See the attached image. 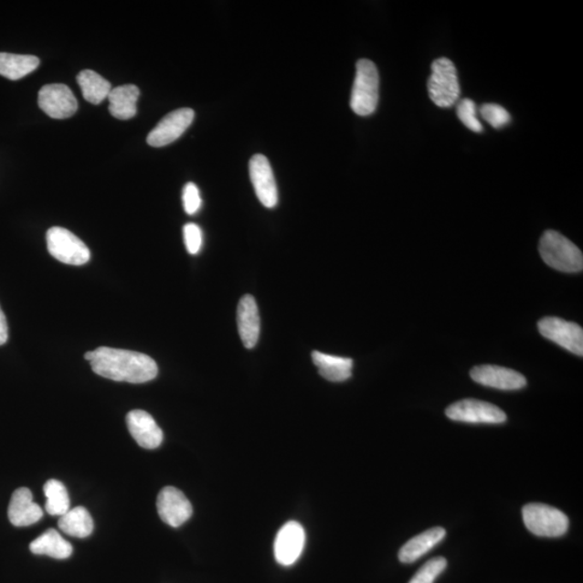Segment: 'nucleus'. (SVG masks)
<instances>
[{
	"label": "nucleus",
	"instance_id": "nucleus-21",
	"mask_svg": "<svg viewBox=\"0 0 583 583\" xmlns=\"http://www.w3.org/2000/svg\"><path fill=\"white\" fill-rule=\"evenodd\" d=\"M29 550L36 556H47L57 560H67L73 555V546L52 528L32 541Z\"/></svg>",
	"mask_w": 583,
	"mask_h": 583
},
{
	"label": "nucleus",
	"instance_id": "nucleus-24",
	"mask_svg": "<svg viewBox=\"0 0 583 583\" xmlns=\"http://www.w3.org/2000/svg\"><path fill=\"white\" fill-rule=\"evenodd\" d=\"M39 58L35 56L0 53V75L10 80H19L39 67Z\"/></svg>",
	"mask_w": 583,
	"mask_h": 583
},
{
	"label": "nucleus",
	"instance_id": "nucleus-29",
	"mask_svg": "<svg viewBox=\"0 0 583 583\" xmlns=\"http://www.w3.org/2000/svg\"><path fill=\"white\" fill-rule=\"evenodd\" d=\"M201 204L202 200L197 186L194 183L186 184L183 190L184 210H186L189 216H194L195 213L199 211Z\"/></svg>",
	"mask_w": 583,
	"mask_h": 583
},
{
	"label": "nucleus",
	"instance_id": "nucleus-6",
	"mask_svg": "<svg viewBox=\"0 0 583 583\" xmlns=\"http://www.w3.org/2000/svg\"><path fill=\"white\" fill-rule=\"evenodd\" d=\"M48 251L61 263L85 265L90 260V249L79 237L62 228H52L47 233Z\"/></svg>",
	"mask_w": 583,
	"mask_h": 583
},
{
	"label": "nucleus",
	"instance_id": "nucleus-22",
	"mask_svg": "<svg viewBox=\"0 0 583 583\" xmlns=\"http://www.w3.org/2000/svg\"><path fill=\"white\" fill-rule=\"evenodd\" d=\"M58 527L69 536L87 538L93 532L94 523L91 514L86 508L76 507L59 516Z\"/></svg>",
	"mask_w": 583,
	"mask_h": 583
},
{
	"label": "nucleus",
	"instance_id": "nucleus-2",
	"mask_svg": "<svg viewBox=\"0 0 583 583\" xmlns=\"http://www.w3.org/2000/svg\"><path fill=\"white\" fill-rule=\"evenodd\" d=\"M541 259L558 271L579 272L583 270L580 249L556 230H546L539 242Z\"/></svg>",
	"mask_w": 583,
	"mask_h": 583
},
{
	"label": "nucleus",
	"instance_id": "nucleus-4",
	"mask_svg": "<svg viewBox=\"0 0 583 583\" xmlns=\"http://www.w3.org/2000/svg\"><path fill=\"white\" fill-rule=\"evenodd\" d=\"M428 92L434 104L441 109L454 106L461 97L457 69L450 58H440L431 65Z\"/></svg>",
	"mask_w": 583,
	"mask_h": 583
},
{
	"label": "nucleus",
	"instance_id": "nucleus-23",
	"mask_svg": "<svg viewBox=\"0 0 583 583\" xmlns=\"http://www.w3.org/2000/svg\"><path fill=\"white\" fill-rule=\"evenodd\" d=\"M77 82L81 89L83 98L94 105L102 103L109 98L111 91V82L91 69L80 71L77 76Z\"/></svg>",
	"mask_w": 583,
	"mask_h": 583
},
{
	"label": "nucleus",
	"instance_id": "nucleus-25",
	"mask_svg": "<svg viewBox=\"0 0 583 583\" xmlns=\"http://www.w3.org/2000/svg\"><path fill=\"white\" fill-rule=\"evenodd\" d=\"M46 511L52 516H62L70 509V499L62 482L49 480L44 486Z\"/></svg>",
	"mask_w": 583,
	"mask_h": 583
},
{
	"label": "nucleus",
	"instance_id": "nucleus-28",
	"mask_svg": "<svg viewBox=\"0 0 583 583\" xmlns=\"http://www.w3.org/2000/svg\"><path fill=\"white\" fill-rule=\"evenodd\" d=\"M480 114L486 122L496 129H501L511 122V116L507 110L497 104L482 105Z\"/></svg>",
	"mask_w": 583,
	"mask_h": 583
},
{
	"label": "nucleus",
	"instance_id": "nucleus-3",
	"mask_svg": "<svg viewBox=\"0 0 583 583\" xmlns=\"http://www.w3.org/2000/svg\"><path fill=\"white\" fill-rule=\"evenodd\" d=\"M379 75L376 65L362 58L356 63L355 79L351 92L350 106L356 115L366 117L377 109Z\"/></svg>",
	"mask_w": 583,
	"mask_h": 583
},
{
	"label": "nucleus",
	"instance_id": "nucleus-8",
	"mask_svg": "<svg viewBox=\"0 0 583 583\" xmlns=\"http://www.w3.org/2000/svg\"><path fill=\"white\" fill-rule=\"evenodd\" d=\"M540 334L576 355H583V330L577 323L556 317H546L538 323Z\"/></svg>",
	"mask_w": 583,
	"mask_h": 583
},
{
	"label": "nucleus",
	"instance_id": "nucleus-5",
	"mask_svg": "<svg viewBox=\"0 0 583 583\" xmlns=\"http://www.w3.org/2000/svg\"><path fill=\"white\" fill-rule=\"evenodd\" d=\"M523 521L529 532L538 537L557 538L564 536L569 527L567 514L551 505L529 504L522 510Z\"/></svg>",
	"mask_w": 583,
	"mask_h": 583
},
{
	"label": "nucleus",
	"instance_id": "nucleus-17",
	"mask_svg": "<svg viewBox=\"0 0 583 583\" xmlns=\"http://www.w3.org/2000/svg\"><path fill=\"white\" fill-rule=\"evenodd\" d=\"M238 330L245 347L257 346L260 332V319L257 302L251 295H245L239 302L237 311Z\"/></svg>",
	"mask_w": 583,
	"mask_h": 583
},
{
	"label": "nucleus",
	"instance_id": "nucleus-9",
	"mask_svg": "<svg viewBox=\"0 0 583 583\" xmlns=\"http://www.w3.org/2000/svg\"><path fill=\"white\" fill-rule=\"evenodd\" d=\"M38 105L53 119L69 118L79 110L75 95L63 83H52L41 88L38 93Z\"/></svg>",
	"mask_w": 583,
	"mask_h": 583
},
{
	"label": "nucleus",
	"instance_id": "nucleus-31",
	"mask_svg": "<svg viewBox=\"0 0 583 583\" xmlns=\"http://www.w3.org/2000/svg\"><path fill=\"white\" fill-rule=\"evenodd\" d=\"M8 341V324L5 315L0 307V346Z\"/></svg>",
	"mask_w": 583,
	"mask_h": 583
},
{
	"label": "nucleus",
	"instance_id": "nucleus-12",
	"mask_svg": "<svg viewBox=\"0 0 583 583\" xmlns=\"http://www.w3.org/2000/svg\"><path fill=\"white\" fill-rule=\"evenodd\" d=\"M305 529L295 521L284 525L278 532L273 545L275 557L282 567H291L299 560L305 546Z\"/></svg>",
	"mask_w": 583,
	"mask_h": 583
},
{
	"label": "nucleus",
	"instance_id": "nucleus-26",
	"mask_svg": "<svg viewBox=\"0 0 583 583\" xmlns=\"http://www.w3.org/2000/svg\"><path fill=\"white\" fill-rule=\"evenodd\" d=\"M446 567H448V561L444 557H434L421 567L408 583H434Z\"/></svg>",
	"mask_w": 583,
	"mask_h": 583
},
{
	"label": "nucleus",
	"instance_id": "nucleus-18",
	"mask_svg": "<svg viewBox=\"0 0 583 583\" xmlns=\"http://www.w3.org/2000/svg\"><path fill=\"white\" fill-rule=\"evenodd\" d=\"M446 536L443 527H433L418 535L408 541L398 552V560L404 564H410L419 560L420 557L431 551Z\"/></svg>",
	"mask_w": 583,
	"mask_h": 583
},
{
	"label": "nucleus",
	"instance_id": "nucleus-10",
	"mask_svg": "<svg viewBox=\"0 0 583 583\" xmlns=\"http://www.w3.org/2000/svg\"><path fill=\"white\" fill-rule=\"evenodd\" d=\"M195 111L192 109L176 110L166 115L147 136L148 145L164 147L171 144L189 128L194 122Z\"/></svg>",
	"mask_w": 583,
	"mask_h": 583
},
{
	"label": "nucleus",
	"instance_id": "nucleus-1",
	"mask_svg": "<svg viewBox=\"0 0 583 583\" xmlns=\"http://www.w3.org/2000/svg\"><path fill=\"white\" fill-rule=\"evenodd\" d=\"M93 353L92 370L104 378L143 384L151 382L158 375L157 363L147 355L110 347H100Z\"/></svg>",
	"mask_w": 583,
	"mask_h": 583
},
{
	"label": "nucleus",
	"instance_id": "nucleus-30",
	"mask_svg": "<svg viewBox=\"0 0 583 583\" xmlns=\"http://www.w3.org/2000/svg\"><path fill=\"white\" fill-rule=\"evenodd\" d=\"M184 241L189 254H198L202 247V231L198 225L189 223L184 226Z\"/></svg>",
	"mask_w": 583,
	"mask_h": 583
},
{
	"label": "nucleus",
	"instance_id": "nucleus-20",
	"mask_svg": "<svg viewBox=\"0 0 583 583\" xmlns=\"http://www.w3.org/2000/svg\"><path fill=\"white\" fill-rule=\"evenodd\" d=\"M140 89L134 85H124L111 89L109 95L110 112L112 117L128 121L136 115V102Z\"/></svg>",
	"mask_w": 583,
	"mask_h": 583
},
{
	"label": "nucleus",
	"instance_id": "nucleus-27",
	"mask_svg": "<svg viewBox=\"0 0 583 583\" xmlns=\"http://www.w3.org/2000/svg\"><path fill=\"white\" fill-rule=\"evenodd\" d=\"M457 116L461 119L463 126L473 131V132L481 133L483 131V126H482L477 116V105L472 100L465 99L458 103Z\"/></svg>",
	"mask_w": 583,
	"mask_h": 583
},
{
	"label": "nucleus",
	"instance_id": "nucleus-16",
	"mask_svg": "<svg viewBox=\"0 0 583 583\" xmlns=\"http://www.w3.org/2000/svg\"><path fill=\"white\" fill-rule=\"evenodd\" d=\"M44 511L33 502V493L26 487L16 490L11 497L8 517L12 525L26 527L43 519Z\"/></svg>",
	"mask_w": 583,
	"mask_h": 583
},
{
	"label": "nucleus",
	"instance_id": "nucleus-11",
	"mask_svg": "<svg viewBox=\"0 0 583 583\" xmlns=\"http://www.w3.org/2000/svg\"><path fill=\"white\" fill-rule=\"evenodd\" d=\"M157 510L160 519L171 527L182 526L193 515L192 504L180 490L172 486L160 491Z\"/></svg>",
	"mask_w": 583,
	"mask_h": 583
},
{
	"label": "nucleus",
	"instance_id": "nucleus-19",
	"mask_svg": "<svg viewBox=\"0 0 583 583\" xmlns=\"http://www.w3.org/2000/svg\"><path fill=\"white\" fill-rule=\"evenodd\" d=\"M313 361L323 378L333 383H342L353 375L354 361L313 351Z\"/></svg>",
	"mask_w": 583,
	"mask_h": 583
},
{
	"label": "nucleus",
	"instance_id": "nucleus-13",
	"mask_svg": "<svg viewBox=\"0 0 583 583\" xmlns=\"http://www.w3.org/2000/svg\"><path fill=\"white\" fill-rule=\"evenodd\" d=\"M249 176L261 205L269 209L275 207L278 204V189L270 160L263 154H254L249 160Z\"/></svg>",
	"mask_w": 583,
	"mask_h": 583
},
{
	"label": "nucleus",
	"instance_id": "nucleus-14",
	"mask_svg": "<svg viewBox=\"0 0 583 583\" xmlns=\"http://www.w3.org/2000/svg\"><path fill=\"white\" fill-rule=\"evenodd\" d=\"M470 376L475 383L499 390H520L527 385L525 375L497 366H475L470 372Z\"/></svg>",
	"mask_w": 583,
	"mask_h": 583
},
{
	"label": "nucleus",
	"instance_id": "nucleus-15",
	"mask_svg": "<svg viewBox=\"0 0 583 583\" xmlns=\"http://www.w3.org/2000/svg\"><path fill=\"white\" fill-rule=\"evenodd\" d=\"M127 425L131 436L141 448L154 450L159 448L164 441V433L152 418L151 414L145 410H131L127 416Z\"/></svg>",
	"mask_w": 583,
	"mask_h": 583
},
{
	"label": "nucleus",
	"instance_id": "nucleus-32",
	"mask_svg": "<svg viewBox=\"0 0 583 583\" xmlns=\"http://www.w3.org/2000/svg\"><path fill=\"white\" fill-rule=\"evenodd\" d=\"M93 351H88V353L85 355V359L90 362L93 359Z\"/></svg>",
	"mask_w": 583,
	"mask_h": 583
},
{
	"label": "nucleus",
	"instance_id": "nucleus-7",
	"mask_svg": "<svg viewBox=\"0 0 583 583\" xmlns=\"http://www.w3.org/2000/svg\"><path fill=\"white\" fill-rule=\"evenodd\" d=\"M445 414L451 420L468 424L499 425L507 420V415L503 409L475 398H466L451 404L446 408Z\"/></svg>",
	"mask_w": 583,
	"mask_h": 583
}]
</instances>
